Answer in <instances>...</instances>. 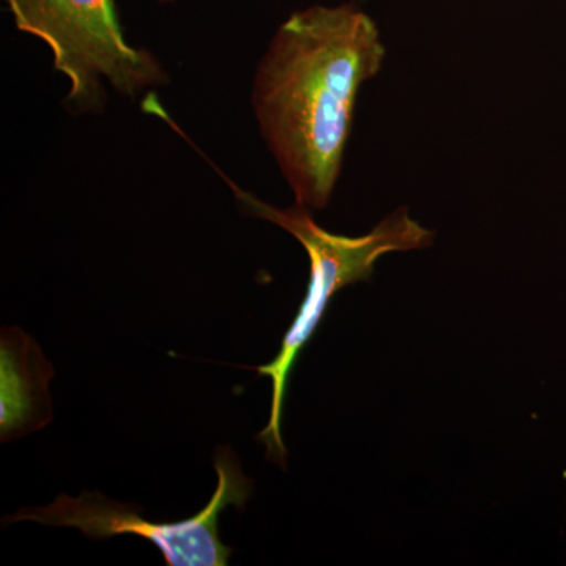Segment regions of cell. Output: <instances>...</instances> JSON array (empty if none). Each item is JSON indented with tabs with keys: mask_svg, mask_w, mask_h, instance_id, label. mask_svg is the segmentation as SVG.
Masks as SVG:
<instances>
[{
	"mask_svg": "<svg viewBox=\"0 0 566 566\" xmlns=\"http://www.w3.org/2000/svg\"><path fill=\"white\" fill-rule=\"evenodd\" d=\"M158 2H161V3H169V2H174V0H158Z\"/></svg>",
	"mask_w": 566,
	"mask_h": 566,
	"instance_id": "obj_5",
	"label": "cell"
},
{
	"mask_svg": "<svg viewBox=\"0 0 566 566\" xmlns=\"http://www.w3.org/2000/svg\"><path fill=\"white\" fill-rule=\"evenodd\" d=\"M18 31L43 41L54 69L70 81L69 103L80 111L104 104L103 82L139 95L167 82L166 71L123 35L114 0H6Z\"/></svg>",
	"mask_w": 566,
	"mask_h": 566,
	"instance_id": "obj_3",
	"label": "cell"
},
{
	"mask_svg": "<svg viewBox=\"0 0 566 566\" xmlns=\"http://www.w3.org/2000/svg\"><path fill=\"white\" fill-rule=\"evenodd\" d=\"M218 488L210 504L199 515L177 523H151L133 505L111 501L99 493L80 497L59 495L51 505L22 509L6 517V524L33 521L43 526L74 527L88 538L106 539L115 535H137L161 549L169 566H223L232 547L219 538V516L226 506L243 510L251 497L252 482L241 472L240 461L229 447H219L214 458Z\"/></svg>",
	"mask_w": 566,
	"mask_h": 566,
	"instance_id": "obj_4",
	"label": "cell"
},
{
	"mask_svg": "<svg viewBox=\"0 0 566 566\" xmlns=\"http://www.w3.org/2000/svg\"><path fill=\"white\" fill-rule=\"evenodd\" d=\"M229 185L249 214L273 222L293 234L311 260L307 293L300 314L283 337L281 353L273 363L255 368L256 374L268 376L273 382L270 422L259 434V441L266 444L268 460L285 465L286 450L281 422L290 374L304 346L314 337L331 300L345 286L368 281L374 274L376 262L386 253L428 248L433 244L434 233L415 221L408 208L401 207L390 212L370 233L357 238L344 237L322 229L303 205L296 203L281 210L262 202L230 181Z\"/></svg>",
	"mask_w": 566,
	"mask_h": 566,
	"instance_id": "obj_2",
	"label": "cell"
},
{
	"mask_svg": "<svg viewBox=\"0 0 566 566\" xmlns=\"http://www.w3.org/2000/svg\"><path fill=\"white\" fill-rule=\"evenodd\" d=\"M376 22L353 3L294 11L256 70L252 104L283 177L308 210L331 202L357 95L381 70Z\"/></svg>",
	"mask_w": 566,
	"mask_h": 566,
	"instance_id": "obj_1",
	"label": "cell"
}]
</instances>
